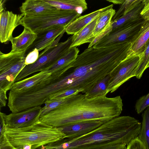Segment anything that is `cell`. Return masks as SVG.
Returning a JSON list of instances; mask_svg holds the SVG:
<instances>
[{
	"label": "cell",
	"instance_id": "6da1fadb",
	"mask_svg": "<svg viewBox=\"0 0 149 149\" xmlns=\"http://www.w3.org/2000/svg\"><path fill=\"white\" fill-rule=\"evenodd\" d=\"M119 44L99 49L93 46L78 55L62 75L66 90L74 88L87 94L99 82L110 75L126 57Z\"/></svg>",
	"mask_w": 149,
	"mask_h": 149
},
{
	"label": "cell",
	"instance_id": "4fadbf2b",
	"mask_svg": "<svg viewBox=\"0 0 149 149\" xmlns=\"http://www.w3.org/2000/svg\"><path fill=\"white\" fill-rule=\"evenodd\" d=\"M65 28L64 26H58L37 34L36 39L26 51V55L35 49H37L39 52L45 49L65 31Z\"/></svg>",
	"mask_w": 149,
	"mask_h": 149
},
{
	"label": "cell",
	"instance_id": "277c9868",
	"mask_svg": "<svg viewBox=\"0 0 149 149\" xmlns=\"http://www.w3.org/2000/svg\"><path fill=\"white\" fill-rule=\"evenodd\" d=\"M4 132L10 144L17 149L26 145L37 149L66 137L58 128L40 121L29 126L18 128L9 127L4 124Z\"/></svg>",
	"mask_w": 149,
	"mask_h": 149
},
{
	"label": "cell",
	"instance_id": "d4e9b609",
	"mask_svg": "<svg viewBox=\"0 0 149 149\" xmlns=\"http://www.w3.org/2000/svg\"><path fill=\"white\" fill-rule=\"evenodd\" d=\"M139 56V61L135 74V76L140 79L145 70L149 67V40L147 42L143 53Z\"/></svg>",
	"mask_w": 149,
	"mask_h": 149
},
{
	"label": "cell",
	"instance_id": "83f0119b",
	"mask_svg": "<svg viewBox=\"0 0 149 149\" xmlns=\"http://www.w3.org/2000/svg\"><path fill=\"white\" fill-rule=\"evenodd\" d=\"M82 92V90L81 89L77 88H72L65 90L53 95L47 101H52L65 99Z\"/></svg>",
	"mask_w": 149,
	"mask_h": 149
},
{
	"label": "cell",
	"instance_id": "2e32d148",
	"mask_svg": "<svg viewBox=\"0 0 149 149\" xmlns=\"http://www.w3.org/2000/svg\"><path fill=\"white\" fill-rule=\"evenodd\" d=\"M24 29L19 36L13 37L10 41L12 44L11 52H25L32 44L37 37L36 33L29 29L24 27Z\"/></svg>",
	"mask_w": 149,
	"mask_h": 149
},
{
	"label": "cell",
	"instance_id": "7c38bea8",
	"mask_svg": "<svg viewBox=\"0 0 149 149\" xmlns=\"http://www.w3.org/2000/svg\"><path fill=\"white\" fill-rule=\"evenodd\" d=\"M104 122L97 119L82 120L58 127L66 136L72 139L87 134L102 125Z\"/></svg>",
	"mask_w": 149,
	"mask_h": 149
},
{
	"label": "cell",
	"instance_id": "e0dca14e",
	"mask_svg": "<svg viewBox=\"0 0 149 149\" xmlns=\"http://www.w3.org/2000/svg\"><path fill=\"white\" fill-rule=\"evenodd\" d=\"M113 6L111 4L99 9L88 14L80 16L70 23L65 28V32L68 34L74 35L91 23L104 11Z\"/></svg>",
	"mask_w": 149,
	"mask_h": 149
},
{
	"label": "cell",
	"instance_id": "ffe728a7",
	"mask_svg": "<svg viewBox=\"0 0 149 149\" xmlns=\"http://www.w3.org/2000/svg\"><path fill=\"white\" fill-rule=\"evenodd\" d=\"M98 17L72 36V43L70 47H77L86 43H91L94 40L95 38L93 33Z\"/></svg>",
	"mask_w": 149,
	"mask_h": 149
},
{
	"label": "cell",
	"instance_id": "7a4b0ae2",
	"mask_svg": "<svg viewBox=\"0 0 149 149\" xmlns=\"http://www.w3.org/2000/svg\"><path fill=\"white\" fill-rule=\"evenodd\" d=\"M123 104L120 96L88 98L84 94L70 97L63 104L41 116L40 121L59 127L82 120L97 119L105 123L118 116Z\"/></svg>",
	"mask_w": 149,
	"mask_h": 149
},
{
	"label": "cell",
	"instance_id": "1f68e13d",
	"mask_svg": "<svg viewBox=\"0 0 149 149\" xmlns=\"http://www.w3.org/2000/svg\"><path fill=\"white\" fill-rule=\"evenodd\" d=\"M0 149H17L14 147L10 143L4 132V127L0 131Z\"/></svg>",
	"mask_w": 149,
	"mask_h": 149
},
{
	"label": "cell",
	"instance_id": "5bb4252c",
	"mask_svg": "<svg viewBox=\"0 0 149 149\" xmlns=\"http://www.w3.org/2000/svg\"><path fill=\"white\" fill-rule=\"evenodd\" d=\"M19 8L22 14L27 16L43 15L58 9L43 0H26Z\"/></svg>",
	"mask_w": 149,
	"mask_h": 149
},
{
	"label": "cell",
	"instance_id": "3957f363",
	"mask_svg": "<svg viewBox=\"0 0 149 149\" xmlns=\"http://www.w3.org/2000/svg\"><path fill=\"white\" fill-rule=\"evenodd\" d=\"M141 124L129 116H118L91 132L73 139L65 138L50 144L49 149H94L105 143L119 141L127 145L139 136Z\"/></svg>",
	"mask_w": 149,
	"mask_h": 149
},
{
	"label": "cell",
	"instance_id": "9c48e42d",
	"mask_svg": "<svg viewBox=\"0 0 149 149\" xmlns=\"http://www.w3.org/2000/svg\"><path fill=\"white\" fill-rule=\"evenodd\" d=\"M139 59L138 55L127 56L115 68L110 75L107 94L114 92L123 83L135 76Z\"/></svg>",
	"mask_w": 149,
	"mask_h": 149
},
{
	"label": "cell",
	"instance_id": "ac0fdd59",
	"mask_svg": "<svg viewBox=\"0 0 149 149\" xmlns=\"http://www.w3.org/2000/svg\"><path fill=\"white\" fill-rule=\"evenodd\" d=\"M79 51L76 47H70L68 51L54 64L45 70L51 74L59 71L65 72L76 59Z\"/></svg>",
	"mask_w": 149,
	"mask_h": 149
},
{
	"label": "cell",
	"instance_id": "52a82bcc",
	"mask_svg": "<svg viewBox=\"0 0 149 149\" xmlns=\"http://www.w3.org/2000/svg\"><path fill=\"white\" fill-rule=\"evenodd\" d=\"M25 52L7 54L0 52V90L6 92L14 83L16 77L26 66Z\"/></svg>",
	"mask_w": 149,
	"mask_h": 149
},
{
	"label": "cell",
	"instance_id": "603a6c76",
	"mask_svg": "<svg viewBox=\"0 0 149 149\" xmlns=\"http://www.w3.org/2000/svg\"><path fill=\"white\" fill-rule=\"evenodd\" d=\"M113 7L103 12L98 17L93 33L95 38L110 24L111 19L116 13Z\"/></svg>",
	"mask_w": 149,
	"mask_h": 149
},
{
	"label": "cell",
	"instance_id": "8fae6325",
	"mask_svg": "<svg viewBox=\"0 0 149 149\" xmlns=\"http://www.w3.org/2000/svg\"><path fill=\"white\" fill-rule=\"evenodd\" d=\"M5 3L4 1L0 2V41L6 44L13 37V31L21 25L20 21L24 16L6 10Z\"/></svg>",
	"mask_w": 149,
	"mask_h": 149
},
{
	"label": "cell",
	"instance_id": "d590c367",
	"mask_svg": "<svg viewBox=\"0 0 149 149\" xmlns=\"http://www.w3.org/2000/svg\"><path fill=\"white\" fill-rule=\"evenodd\" d=\"M107 1L113 3L114 4H122L124 1L125 0H107Z\"/></svg>",
	"mask_w": 149,
	"mask_h": 149
},
{
	"label": "cell",
	"instance_id": "4316f807",
	"mask_svg": "<svg viewBox=\"0 0 149 149\" xmlns=\"http://www.w3.org/2000/svg\"><path fill=\"white\" fill-rule=\"evenodd\" d=\"M142 0H126L121 4L113 17L112 21L116 19L133 9Z\"/></svg>",
	"mask_w": 149,
	"mask_h": 149
},
{
	"label": "cell",
	"instance_id": "5b68a950",
	"mask_svg": "<svg viewBox=\"0 0 149 149\" xmlns=\"http://www.w3.org/2000/svg\"><path fill=\"white\" fill-rule=\"evenodd\" d=\"M81 15L75 11L58 9L39 15L24 16L20 24L37 34L58 26L66 28Z\"/></svg>",
	"mask_w": 149,
	"mask_h": 149
},
{
	"label": "cell",
	"instance_id": "ba28073f",
	"mask_svg": "<svg viewBox=\"0 0 149 149\" xmlns=\"http://www.w3.org/2000/svg\"><path fill=\"white\" fill-rule=\"evenodd\" d=\"M145 19L142 17L112 30L95 44L93 47L103 48L123 43H131L136 37Z\"/></svg>",
	"mask_w": 149,
	"mask_h": 149
},
{
	"label": "cell",
	"instance_id": "f546056e",
	"mask_svg": "<svg viewBox=\"0 0 149 149\" xmlns=\"http://www.w3.org/2000/svg\"><path fill=\"white\" fill-rule=\"evenodd\" d=\"M149 106V93L141 97L136 102L135 105L136 111L138 114L141 113Z\"/></svg>",
	"mask_w": 149,
	"mask_h": 149
},
{
	"label": "cell",
	"instance_id": "836d02e7",
	"mask_svg": "<svg viewBox=\"0 0 149 149\" xmlns=\"http://www.w3.org/2000/svg\"><path fill=\"white\" fill-rule=\"evenodd\" d=\"M142 2L144 6L141 15L145 19L149 20V0H142Z\"/></svg>",
	"mask_w": 149,
	"mask_h": 149
},
{
	"label": "cell",
	"instance_id": "d6a6232c",
	"mask_svg": "<svg viewBox=\"0 0 149 149\" xmlns=\"http://www.w3.org/2000/svg\"><path fill=\"white\" fill-rule=\"evenodd\" d=\"M39 52L37 49H35L26 55L25 59L26 65L32 64L37 61L39 55Z\"/></svg>",
	"mask_w": 149,
	"mask_h": 149
},
{
	"label": "cell",
	"instance_id": "44dd1931",
	"mask_svg": "<svg viewBox=\"0 0 149 149\" xmlns=\"http://www.w3.org/2000/svg\"><path fill=\"white\" fill-rule=\"evenodd\" d=\"M52 74L44 70L28 78L15 82L10 90L19 91L27 89L46 79Z\"/></svg>",
	"mask_w": 149,
	"mask_h": 149
},
{
	"label": "cell",
	"instance_id": "9a60e30c",
	"mask_svg": "<svg viewBox=\"0 0 149 149\" xmlns=\"http://www.w3.org/2000/svg\"><path fill=\"white\" fill-rule=\"evenodd\" d=\"M149 40V20L145 19L140 29L131 43L127 56L141 55L144 52L147 42Z\"/></svg>",
	"mask_w": 149,
	"mask_h": 149
},
{
	"label": "cell",
	"instance_id": "7402d4cb",
	"mask_svg": "<svg viewBox=\"0 0 149 149\" xmlns=\"http://www.w3.org/2000/svg\"><path fill=\"white\" fill-rule=\"evenodd\" d=\"M144 5L142 2L130 11L118 19L111 21L112 30L141 17V13Z\"/></svg>",
	"mask_w": 149,
	"mask_h": 149
},
{
	"label": "cell",
	"instance_id": "484cf974",
	"mask_svg": "<svg viewBox=\"0 0 149 149\" xmlns=\"http://www.w3.org/2000/svg\"><path fill=\"white\" fill-rule=\"evenodd\" d=\"M110 75L105 77L98 83L87 94H85L88 98H93L96 97L106 95Z\"/></svg>",
	"mask_w": 149,
	"mask_h": 149
},
{
	"label": "cell",
	"instance_id": "cb8c5ba5",
	"mask_svg": "<svg viewBox=\"0 0 149 149\" xmlns=\"http://www.w3.org/2000/svg\"><path fill=\"white\" fill-rule=\"evenodd\" d=\"M142 121L139 136L146 149H149V106L142 115Z\"/></svg>",
	"mask_w": 149,
	"mask_h": 149
},
{
	"label": "cell",
	"instance_id": "f1b7e54d",
	"mask_svg": "<svg viewBox=\"0 0 149 149\" xmlns=\"http://www.w3.org/2000/svg\"><path fill=\"white\" fill-rule=\"evenodd\" d=\"M70 97L65 99L52 101H47L45 103V106L42 107L40 116L47 113L61 105L64 103Z\"/></svg>",
	"mask_w": 149,
	"mask_h": 149
},
{
	"label": "cell",
	"instance_id": "8992f818",
	"mask_svg": "<svg viewBox=\"0 0 149 149\" xmlns=\"http://www.w3.org/2000/svg\"><path fill=\"white\" fill-rule=\"evenodd\" d=\"M63 34L60 35L52 44L41 53L35 63L26 65L19 74L14 83L24 79L33 73L45 70L64 55L70 47L72 38L70 37L65 41L58 43Z\"/></svg>",
	"mask_w": 149,
	"mask_h": 149
},
{
	"label": "cell",
	"instance_id": "4dcf8cb0",
	"mask_svg": "<svg viewBox=\"0 0 149 149\" xmlns=\"http://www.w3.org/2000/svg\"><path fill=\"white\" fill-rule=\"evenodd\" d=\"M126 149H146V148L139 136L127 145Z\"/></svg>",
	"mask_w": 149,
	"mask_h": 149
},
{
	"label": "cell",
	"instance_id": "30bf717a",
	"mask_svg": "<svg viewBox=\"0 0 149 149\" xmlns=\"http://www.w3.org/2000/svg\"><path fill=\"white\" fill-rule=\"evenodd\" d=\"M42 107L36 106L17 113L6 115L0 113V119L5 125L12 128L31 126L40 121Z\"/></svg>",
	"mask_w": 149,
	"mask_h": 149
},
{
	"label": "cell",
	"instance_id": "e575fe53",
	"mask_svg": "<svg viewBox=\"0 0 149 149\" xmlns=\"http://www.w3.org/2000/svg\"><path fill=\"white\" fill-rule=\"evenodd\" d=\"M7 99L6 92L2 90H0V108L1 109V107L6 106Z\"/></svg>",
	"mask_w": 149,
	"mask_h": 149
},
{
	"label": "cell",
	"instance_id": "d6986e66",
	"mask_svg": "<svg viewBox=\"0 0 149 149\" xmlns=\"http://www.w3.org/2000/svg\"><path fill=\"white\" fill-rule=\"evenodd\" d=\"M59 10L75 11L81 14L87 9L84 0H43Z\"/></svg>",
	"mask_w": 149,
	"mask_h": 149
}]
</instances>
